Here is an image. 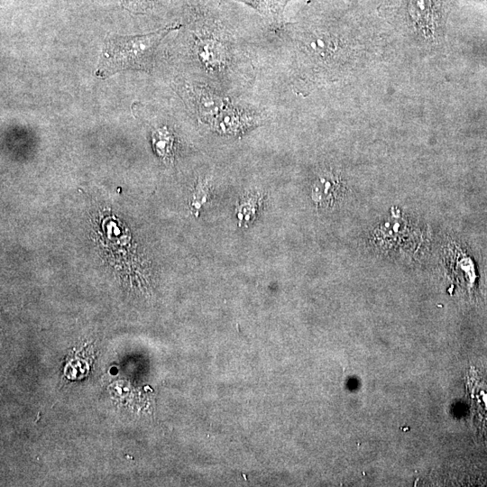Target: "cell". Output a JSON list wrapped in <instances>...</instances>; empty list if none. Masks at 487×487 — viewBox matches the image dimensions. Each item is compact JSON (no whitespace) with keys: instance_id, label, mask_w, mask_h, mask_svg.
Returning <instances> with one entry per match:
<instances>
[{"instance_id":"obj_1","label":"cell","mask_w":487,"mask_h":487,"mask_svg":"<svg viewBox=\"0 0 487 487\" xmlns=\"http://www.w3.org/2000/svg\"><path fill=\"white\" fill-rule=\"evenodd\" d=\"M171 30L172 28H165L149 34L113 35L107 38L95 72L96 76L105 78L125 69L150 71L158 44Z\"/></svg>"},{"instance_id":"obj_2","label":"cell","mask_w":487,"mask_h":487,"mask_svg":"<svg viewBox=\"0 0 487 487\" xmlns=\"http://www.w3.org/2000/svg\"><path fill=\"white\" fill-rule=\"evenodd\" d=\"M341 189L339 179L332 174L320 176L312 188L313 201L322 207L332 206L337 198Z\"/></svg>"},{"instance_id":"obj_3","label":"cell","mask_w":487,"mask_h":487,"mask_svg":"<svg viewBox=\"0 0 487 487\" xmlns=\"http://www.w3.org/2000/svg\"><path fill=\"white\" fill-rule=\"evenodd\" d=\"M409 14L426 36L434 32L433 5L431 0H410Z\"/></svg>"},{"instance_id":"obj_4","label":"cell","mask_w":487,"mask_h":487,"mask_svg":"<svg viewBox=\"0 0 487 487\" xmlns=\"http://www.w3.org/2000/svg\"><path fill=\"white\" fill-rule=\"evenodd\" d=\"M261 204L258 194L245 196L235 208V217L240 225H248L256 216Z\"/></svg>"},{"instance_id":"obj_5","label":"cell","mask_w":487,"mask_h":487,"mask_svg":"<svg viewBox=\"0 0 487 487\" xmlns=\"http://www.w3.org/2000/svg\"><path fill=\"white\" fill-rule=\"evenodd\" d=\"M153 144L160 156L168 157L171 154L173 138L166 128H161L154 133Z\"/></svg>"},{"instance_id":"obj_6","label":"cell","mask_w":487,"mask_h":487,"mask_svg":"<svg viewBox=\"0 0 487 487\" xmlns=\"http://www.w3.org/2000/svg\"><path fill=\"white\" fill-rule=\"evenodd\" d=\"M193 196V207L197 209L200 208L201 205L206 201L208 196V187L206 183L198 185Z\"/></svg>"}]
</instances>
